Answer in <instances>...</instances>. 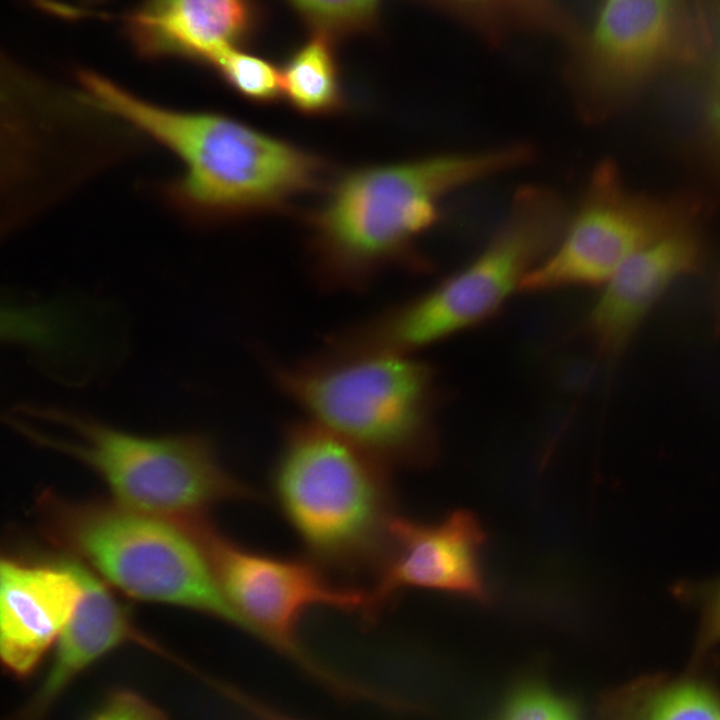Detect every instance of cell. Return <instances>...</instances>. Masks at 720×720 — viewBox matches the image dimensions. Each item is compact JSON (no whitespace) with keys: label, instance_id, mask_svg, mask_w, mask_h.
<instances>
[{"label":"cell","instance_id":"6da1fadb","mask_svg":"<svg viewBox=\"0 0 720 720\" xmlns=\"http://www.w3.org/2000/svg\"><path fill=\"white\" fill-rule=\"evenodd\" d=\"M89 100L173 152L184 172L167 185L170 203L202 222L279 211L323 181L318 155L218 112L172 110L112 81L83 75Z\"/></svg>","mask_w":720,"mask_h":720},{"label":"cell","instance_id":"7a4b0ae2","mask_svg":"<svg viewBox=\"0 0 720 720\" xmlns=\"http://www.w3.org/2000/svg\"><path fill=\"white\" fill-rule=\"evenodd\" d=\"M534 157L532 146L510 144L345 172L310 216L321 280L360 287L384 267L408 262L416 241L438 221L449 193L525 166Z\"/></svg>","mask_w":720,"mask_h":720},{"label":"cell","instance_id":"3957f363","mask_svg":"<svg viewBox=\"0 0 720 720\" xmlns=\"http://www.w3.org/2000/svg\"><path fill=\"white\" fill-rule=\"evenodd\" d=\"M273 371L311 422L388 466L421 467L436 457L439 387L414 354L332 346Z\"/></svg>","mask_w":720,"mask_h":720},{"label":"cell","instance_id":"277c9868","mask_svg":"<svg viewBox=\"0 0 720 720\" xmlns=\"http://www.w3.org/2000/svg\"><path fill=\"white\" fill-rule=\"evenodd\" d=\"M390 466L309 421L291 427L271 477L278 509L327 569H375L397 515Z\"/></svg>","mask_w":720,"mask_h":720},{"label":"cell","instance_id":"5b68a950","mask_svg":"<svg viewBox=\"0 0 720 720\" xmlns=\"http://www.w3.org/2000/svg\"><path fill=\"white\" fill-rule=\"evenodd\" d=\"M39 504L47 540L111 588L243 631L202 550L179 524L112 501H70L47 492Z\"/></svg>","mask_w":720,"mask_h":720},{"label":"cell","instance_id":"8992f818","mask_svg":"<svg viewBox=\"0 0 720 720\" xmlns=\"http://www.w3.org/2000/svg\"><path fill=\"white\" fill-rule=\"evenodd\" d=\"M569 216L558 192L521 186L476 258L430 290L352 329L353 339L367 348L414 354L489 319L555 248Z\"/></svg>","mask_w":720,"mask_h":720},{"label":"cell","instance_id":"52a82bcc","mask_svg":"<svg viewBox=\"0 0 720 720\" xmlns=\"http://www.w3.org/2000/svg\"><path fill=\"white\" fill-rule=\"evenodd\" d=\"M68 423L78 441L59 447L93 470L124 507L180 522L204 517L224 502L257 497L202 435H139L89 418Z\"/></svg>","mask_w":720,"mask_h":720},{"label":"cell","instance_id":"ba28073f","mask_svg":"<svg viewBox=\"0 0 720 720\" xmlns=\"http://www.w3.org/2000/svg\"><path fill=\"white\" fill-rule=\"evenodd\" d=\"M707 36L692 0H600L573 40L567 76L577 114L589 124L615 117L661 70L694 60Z\"/></svg>","mask_w":720,"mask_h":720},{"label":"cell","instance_id":"9c48e42d","mask_svg":"<svg viewBox=\"0 0 720 720\" xmlns=\"http://www.w3.org/2000/svg\"><path fill=\"white\" fill-rule=\"evenodd\" d=\"M184 529L202 550L216 584L239 616L243 632L340 690L344 683L308 653L300 637L306 614L315 608L361 613L365 590L332 579L315 561L258 552L218 531L207 517Z\"/></svg>","mask_w":720,"mask_h":720},{"label":"cell","instance_id":"30bf717a","mask_svg":"<svg viewBox=\"0 0 720 720\" xmlns=\"http://www.w3.org/2000/svg\"><path fill=\"white\" fill-rule=\"evenodd\" d=\"M687 208L678 200L631 191L616 162L601 160L560 241L526 275L520 289L543 292L603 285L643 246L688 223Z\"/></svg>","mask_w":720,"mask_h":720},{"label":"cell","instance_id":"8fae6325","mask_svg":"<svg viewBox=\"0 0 720 720\" xmlns=\"http://www.w3.org/2000/svg\"><path fill=\"white\" fill-rule=\"evenodd\" d=\"M486 533L471 511L458 509L433 521L397 514L374 571L373 584L365 590L360 614L374 622L399 593L422 589L489 600L482 570Z\"/></svg>","mask_w":720,"mask_h":720},{"label":"cell","instance_id":"7c38bea8","mask_svg":"<svg viewBox=\"0 0 720 720\" xmlns=\"http://www.w3.org/2000/svg\"><path fill=\"white\" fill-rule=\"evenodd\" d=\"M83 593L76 562L0 549V666L29 677L52 650Z\"/></svg>","mask_w":720,"mask_h":720},{"label":"cell","instance_id":"4fadbf2b","mask_svg":"<svg viewBox=\"0 0 720 720\" xmlns=\"http://www.w3.org/2000/svg\"><path fill=\"white\" fill-rule=\"evenodd\" d=\"M74 561L83 586L82 596L53 648L42 680L25 703L4 720H48L56 703L78 677L125 645H139L173 663L177 659L139 628L107 583Z\"/></svg>","mask_w":720,"mask_h":720},{"label":"cell","instance_id":"5bb4252c","mask_svg":"<svg viewBox=\"0 0 720 720\" xmlns=\"http://www.w3.org/2000/svg\"><path fill=\"white\" fill-rule=\"evenodd\" d=\"M689 224L643 246L603 284L586 320L587 332L601 356L620 355L669 286L700 270L703 247Z\"/></svg>","mask_w":720,"mask_h":720},{"label":"cell","instance_id":"9a60e30c","mask_svg":"<svg viewBox=\"0 0 720 720\" xmlns=\"http://www.w3.org/2000/svg\"><path fill=\"white\" fill-rule=\"evenodd\" d=\"M253 0H146L128 19L147 56H181L212 65L253 32Z\"/></svg>","mask_w":720,"mask_h":720},{"label":"cell","instance_id":"2e32d148","mask_svg":"<svg viewBox=\"0 0 720 720\" xmlns=\"http://www.w3.org/2000/svg\"><path fill=\"white\" fill-rule=\"evenodd\" d=\"M693 660L677 674L639 677L605 696L601 720H720V681L706 664Z\"/></svg>","mask_w":720,"mask_h":720},{"label":"cell","instance_id":"e0dca14e","mask_svg":"<svg viewBox=\"0 0 720 720\" xmlns=\"http://www.w3.org/2000/svg\"><path fill=\"white\" fill-rule=\"evenodd\" d=\"M334 37L312 31L280 68L282 97L308 116H327L344 109L346 96Z\"/></svg>","mask_w":720,"mask_h":720},{"label":"cell","instance_id":"ac0fdd59","mask_svg":"<svg viewBox=\"0 0 720 720\" xmlns=\"http://www.w3.org/2000/svg\"><path fill=\"white\" fill-rule=\"evenodd\" d=\"M497 42L516 32L572 38L576 30L557 0H426Z\"/></svg>","mask_w":720,"mask_h":720},{"label":"cell","instance_id":"d6986e66","mask_svg":"<svg viewBox=\"0 0 720 720\" xmlns=\"http://www.w3.org/2000/svg\"><path fill=\"white\" fill-rule=\"evenodd\" d=\"M312 31L334 38L375 29L382 0H287Z\"/></svg>","mask_w":720,"mask_h":720},{"label":"cell","instance_id":"ffe728a7","mask_svg":"<svg viewBox=\"0 0 720 720\" xmlns=\"http://www.w3.org/2000/svg\"><path fill=\"white\" fill-rule=\"evenodd\" d=\"M222 79L239 95L257 104L282 97L280 68L239 48L221 54L212 64Z\"/></svg>","mask_w":720,"mask_h":720},{"label":"cell","instance_id":"44dd1931","mask_svg":"<svg viewBox=\"0 0 720 720\" xmlns=\"http://www.w3.org/2000/svg\"><path fill=\"white\" fill-rule=\"evenodd\" d=\"M496 720H584L576 706L538 683L524 684L506 699Z\"/></svg>","mask_w":720,"mask_h":720},{"label":"cell","instance_id":"7402d4cb","mask_svg":"<svg viewBox=\"0 0 720 720\" xmlns=\"http://www.w3.org/2000/svg\"><path fill=\"white\" fill-rule=\"evenodd\" d=\"M84 720H170L167 714L138 691L119 687L108 692Z\"/></svg>","mask_w":720,"mask_h":720},{"label":"cell","instance_id":"603a6c76","mask_svg":"<svg viewBox=\"0 0 720 720\" xmlns=\"http://www.w3.org/2000/svg\"><path fill=\"white\" fill-rule=\"evenodd\" d=\"M691 592L700 610L693 653V660H698L720 645V577L698 585Z\"/></svg>","mask_w":720,"mask_h":720},{"label":"cell","instance_id":"cb8c5ba5","mask_svg":"<svg viewBox=\"0 0 720 720\" xmlns=\"http://www.w3.org/2000/svg\"><path fill=\"white\" fill-rule=\"evenodd\" d=\"M229 699L240 705L257 720H294L263 705L237 688L231 691Z\"/></svg>","mask_w":720,"mask_h":720},{"label":"cell","instance_id":"d4e9b609","mask_svg":"<svg viewBox=\"0 0 720 720\" xmlns=\"http://www.w3.org/2000/svg\"><path fill=\"white\" fill-rule=\"evenodd\" d=\"M696 12L698 14L699 19L701 22L705 25H708L707 23V14H706V4L707 0H693Z\"/></svg>","mask_w":720,"mask_h":720},{"label":"cell","instance_id":"484cf974","mask_svg":"<svg viewBox=\"0 0 720 720\" xmlns=\"http://www.w3.org/2000/svg\"><path fill=\"white\" fill-rule=\"evenodd\" d=\"M716 80L719 88L718 96L715 103L720 104V48L718 53V59L716 64Z\"/></svg>","mask_w":720,"mask_h":720},{"label":"cell","instance_id":"4316f807","mask_svg":"<svg viewBox=\"0 0 720 720\" xmlns=\"http://www.w3.org/2000/svg\"><path fill=\"white\" fill-rule=\"evenodd\" d=\"M716 126H717V128H719V130H720V113H719V117H718Z\"/></svg>","mask_w":720,"mask_h":720}]
</instances>
